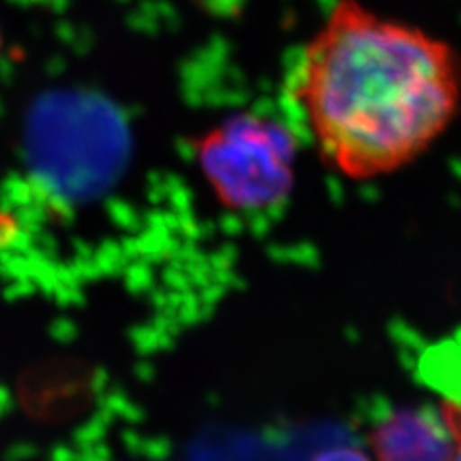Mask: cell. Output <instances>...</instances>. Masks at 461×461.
I'll return each mask as SVG.
<instances>
[{"label": "cell", "mask_w": 461, "mask_h": 461, "mask_svg": "<svg viewBox=\"0 0 461 461\" xmlns=\"http://www.w3.org/2000/svg\"><path fill=\"white\" fill-rule=\"evenodd\" d=\"M294 96L325 160L373 179L411 164L448 129L461 62L423 29L340 0L302 54Z\"/></svg>", "instance_id": "6da1fadb"}, {"label": "cell", "mask_w": 461, "mask_h": 461, "mask_svg": "<svg viewBox=\"0 0 461 461\" xmlns=\"http://www.w3.org/2000/svg\"><path fill=\"white\" fill-rule=\"evenodd\" d=\"M200 166L235 208L273 204L291 191L294 140L273 122L240 115L200 142Z\"/></svg>", "instance_id": "7a4b0ae2"}, {"label": "cell", "mask_w": 461, "mask_h": 461, "mask_svg": "<svg viewBox=\"0 0 461 461\" xmlns=\"http://www.w3.org/2000/svg\"><path fill=\"white\" fill-rule=\"evenodd\" d=\"M379 461H452L454 438L440 413L427 406L386 410L369 432Z\"/></svg>", "instance_id": "3957f363"}, {"label": "cell", "mask_w": 461, "mask_h": 461, "mask_svg": "<svg viewBox=\"0 0 461 461\" xmlns=\"http://www.w3.org/2000/svg\"><path fill=\"white\" fill-rule=\"evenodd\" d=\"M442 415L454 438V456L452 461H461V406L459 403L448 402L442 406Z\"/></svg>", "instance_id": "277c9868"}, {"label": "cell", "mask_w": 461, "mask_h": 461, "mask_svg": "<svg viewBox=\"0 0 461 461\" xmlns=\"http://www.w3.org/2000/svg\"><path fill=\"white\" fill-rule=\"evenodd\" d=\"M312 461H369V457L356 448H348V446H337V448L320 452Z\"/></svg>", "instance_id": "5b68a950"}]
</instances>
